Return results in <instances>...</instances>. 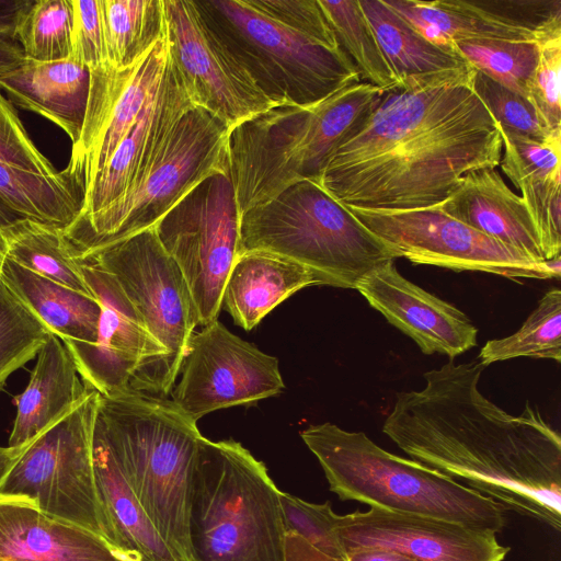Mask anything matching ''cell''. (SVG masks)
I'll return each instance as SVG.
<instances>
[{
    "mask_svg": "<svg viewBox=\"0 0 561 561\" xmlns=\"http://www.w3.org/2000/svg\"><path fill=\"white\" fill-rule=\"evenodd\" d=\"M479 359L426 371L422 390L400 391L383 433L413 460L561 529V437L528 401L512 415L485 398Z\"/></svg>",
    "mask_w": 561,
    "mask_h": 561,
    "instance_id": "obj_1",
    "label": "cell"
},
{
    "mask_svg": "<svg viewBox=\"0 0 561 561\" xmlns=\"http://www.w3.org/2000/svg\"><path fill=\"white\" fill-rule=\"evenodd\" d=\"M471 77L468 67L385 91L319 184L344 206L414 209L440 204L467 173L499 167L500 128Z\"/></svg>",
    "mask_w": 561,
    "mask_h": 561,
    "instance_id": "obj_2",
    "label": "cell"
},
{
    "mask_svg": "<svg viewBox=\"0 0 561 561\" xmlns=\"http://www.w3.org/2000/svg\"><path fill=\"white\" fill-rule=\"evenodd\" d=\"M383 92L362 81L314 105H274L231 127L229 173L240 215L296 182L319 183L331 157L366 122Z\"/></svg>",
    "mask_w": 561,
    "mask_h": 561,
    "instance_id": "obj_3",
    "label": "cell"
},
{
    "mask_svg": "<svg viewBox=\"0 0 561 561\" xmlns=\"http://www.w3.org/2000/svg\"><path fill=\"white\" fill-rule=\"evenodd\" d=\"M94 428L167 545L183 561H194L190 507L204 437L197 422L171 400L127 389L100 394Z\"/></svg>",
    "mask_w": 561,
    "mask_h": 561,
    "instance_id": "obj_4",
    "label": "cell"
},
{
    "mask_svg": "<svg viewBox=\"0 0 561 561\" xmlns=\"http://www.w3.org/2000/svg\"><path fill=\"white\" fill-rule=\"evenodd\" d=\"M300 436L342 501L495 534L506 524L500 503L419 461L389 453L363 432L327 422L307 427Z\"/></svg>",
    "mask_w": 561,
    "mask_h": 561,
    "instance_id": "obj_5",
    "label": "cell"
},
{
    "mask_svg": "<svg viewBox=\"0 0 561 561\" xmlns=\"http://www.w3.org/2000/svg\"><path fill=\"white\" fill-rule=\"evenodd\" d=\"M280 493L240 443L203 437L190 507L194 561H285Z\"/></svg>",
    "mask_w": 561,
    "mask_h": 561,
    "instance_id": "obj_6",
    "label": "cell"
},
{
    "mask_svg": "<svg viewBox=\"0 0 561 561\" xmlns=\"http://www.w3.org/2000/svg\"><path fill=\"white\" fill-rule=\"evenodd\" d=\"M268 251L310 270L319 285L355 289L393 252L319 183L296 182L240 218V253Z\"/></svg>",
    "mask_w": 561,
    "mask_h": 561,
    "instance_id": "obj_7",
    "label": "cell"
},
{
    "mask_svg": "<svg viewBox=\"0 0 561 561\" xmlns=\"http://www.w3.org/2000/svg\"><path fill=\"white\" fill-rule=\"evenodd\" d=\"M231 58L274 104L314 105L362 82L351 58L264 15L247 0H194Z\"/></svg>",
    "mask_w": 561,
    "mask_h": 561,
    "instance_id": "obj_8",
    "label": "cell"
},
{
    "mask_svg": "<svg viewBox=\"0 0 561 561\" xmlns=\"http://www.w3.org/2000/svg\"><path fill=\"white\" fill-rule=\"evenodd\" d=\"M229 129L202 107L185 112L118 201L65 230L77 256L153 227L204 179L228 171Z\"/></svg>",
    "mask_w": 561,
    "mask_h": 561,
    "instance_id": "obj_9",
    "label": "cell"
},
{
    "mask_svg": "<svg viewBox=\"0 0 561 561\" xmlns=\"http://www.w3.org/2000/svg\"><path fill=\"white\" fill-rule=\"evenodd\" d=\"M99 400L100 393L89 388L71 411L35 438L0 485V497L28 502L125 551L94 473Z\"/></svg>",
    "mask_w": 561,
    "mask_h": 561,
    "instance_id": "obj_10",
    "label": "cell"
},
{
    "mask_svg": "<svg viewBox=\"0 0 561 561\" xmlns=\"http://www.w3.org/2000/svg\"><path fill=\"white\" fill-rule=\"evenodd\" d=\"M117 282L164 354L138 392L165 398L199 324L186 280L164 251L154 226L87 253Z\"/></svg>",
    "mask_w": 561,
    "mask_h": 561,
    "instance_id": "obj_11",
    "label": "cell"
},
{
    "mask_svg": "<svg viewBox=\"0 0 561 561\" xmlns=\"http://www.w3.org/2000/svg\"><path fill=\"white\" fill-rule=\"evenodd\" d=\"M240 210L229 170L204 179L156 225L180 267L201 325L217 320L228 275L240 254Z\"/></svg>",
    "mask_w": 561,
    "mask_h": 561,
    "instance_id": "obj_12",
    "label": "cell"
},
{
    "mask_svg": "<svg viewBox=\"0 0 561 561\" xmlns=\"http://www.w3.org/2000/svg\"><path fill=\"white\" fill-rule=\"evenodd\" d=\"M396 255L414 264L456 272H484L506 278L560 277V256L535 261L445 214L439 205L414 209L345 206Z\"/></svg>",
    "mask_w": 561,
    "mask_h": 561,
    "instance_id": "obj_13",
    "label": "cell"
},
{
    "mask_svg": "<svg viewBox=\"0 0 561 561\" xmlns=\"http://www.w3.org/2000/svg\"><path fill=\"white\" fill-rule=\"evenodd\" d=\"M180 373L170 400L196 422L213 411L256 402L285 388L278 359L218 320L192 334Z\"/></svg>",
    "mask_w": 561,
    "mask_h": 561,
    "instance_id": "obj_14",
    "label": "cell"
},
{
    "mask_svg": "<svg viewBox=\"0 0 561 561\" xmlns=\"http://www.w3.org/2000/svg\"><path fill=\"white\" fill-rule=\"evenodd\" d=\"M169 57L194 106L230 128L274 106L203 21L194 0H163Z\"/></svg>",
    "mask_w": 561,
    "mask_h": 561,
    "instance_id": "obj_15",
    "label": "cell"
},
{
    "mask_svg": "<svg viewBox=\"0 0 561 561\" xmlns=\"http://www.w3.org/2000/svg\"><path fill=\"white\" fill-rule=\"evenodd\" d=\"M81 263L84 279L101 306L96 341L64 344L83 382L101 396L139 391L164 351L113 276L90 260Z\"/></svg>",
    "mask_w": 561,
    "mask_h": 561,
    "instance_id": "obj_16",
    "label": "cell"
},
{
    "mask_svg": "<svg viewBox=\"0 0 561 561\" xmlns=\"http://www.w3.org/2000/svg\"><path fill=\"white\" fill-rule=\"evenodd\" d=\"M168 59L165 33L133 65L122 69L106 65L90 71L83 129L67 165L83 179L85 194L159 89Z\"/></svg>",
    "mask_w": 561,
    "mask_h": 561,
    "instance_id": "obj_17",
    "label": "cell"
},
{
    "mask_svg": "<svg viewBox=\"0 0 561 561\" xmlns=\"http://www.w3.org/2000/svg\"><path fill=\"white\" fill-rule=\"evenodd\" d=\"M336 531L345 552L385 548L415 561H503L510 551L488 529L375 507L339 515Z\"/></svg>",
    "mask_w": 561,
    "mask_h": 561,
    "instance_id": "obj_18",
    "label": "cell"
},
{
    "mask_svg": "<svg viewBox=\"0 0 561 561\" xmlns=\"http://www.w3.org/2000/svg\"><path fill=\"white\" fill-rule=\"evenodd\" d=\"M355 289L426 355L438 353L454 359L477 345L478 330L469 317L407 279L394 261L365 274Z\"/></svg>",
    "mask_w": 561,
    "mask_h": 561,
    "instance_id": "obj_19",
    "label": "cell"
},
{
    "mask_svg": "<svg viewBox=\"0 0 561 561\" xmlns=\"http://www.w3.org/2000/svg\"><path fill=\"white\" fill-rule=\"evenodd\" d=\"M193 106L183 80L169 57L159 89L107 164L96 174L85 194L79 218L95 214L118 201L147 165L170 129Z\"/></svg>",
    "mask_w": 561,
    "mask_h": 561,
    "instance_id": "obj_20",
    "label": "cell"
},
{
    "mask_svg": "<svg viewBox=\"0 0 561 561\" xmlns=\"http://www.w3.org/2000/svg\"><path fill=\"white\" fill-rule=\"evenodd\" d=\"M0 561H140L35 505L0 497Z\"/></svg>",
    "mask_w": 561,
    "mask_h": 561,
    "instance_id": "obj_21",
    "label": "cell"
},
{
    "mask_svg": "<svg viewBox=\"0 0 561 561\" xmlns=\"http://www.w3.org/2000/svg\"><path fill=\"white\" fill-rule=\"evenodd\" d=\"M438 205L448 216L488 237L535 261H546L523 198L507 186L495 168L467 173Z\"/></svg>",
    "mask_w": 561,
    "mask_h": 561,
    "instance_id": "obj_22",
    "label": "cell"
},
{
    "mask_svg": "<svg viewBox=\"0 0 561 561\" xmlns=\"http://www.w3.org/2000/svg\"><path fill=\"white\" fill-rule=\"evenodd\" d=\"M501 133V131H500ZM500 167L522 198L535 225L546 261L561 251V130L543 141L508 136Z\"/></svg>",
    "mask_w": 561,
    "mask_h": 561,
    "instance_id": "obj_23",
    "label": "cell"
},
{
    "mask_svg": "<svg viewBox=\"0 0 561 561\" xmlns=\"http://www.w3.org/2000/svg\"><path fill=\"white\" fill-rule=\"evenodd\" d=\"M0 91L19 107L61 128L75 147L81 136L90 94V70L68 58L39 62L25 59L0 77Z\"/></svg>",
    "mask_w": 561,
    "mask_h": 561,
    "instance_id": "obj_24",
    "label": "cell"
},
{
    "mask_svg": "<svg viewBox=\"0 0 561 561\" xmlns=\"http://www.w3.org/2000/svg\"><path fill=\"white\" fill-rule=\"evenodd\" d=\"M64 342L50 334L37 354L25 390L18 396L9 446L25 445L62 419L88 393Z\"/></svg>",
    "mask_w": 561,
    "mask_h": 561,
    "instance_id": "obj_25",
    "label": "cell"
},
{
    "mask_svg": "<svg viewBox=\"0 0 561 561\" xmlns=\"http://www.w3.org/2000/svg\"><path fill=\"white\" fill-rule=\"evenodd\" d=\"M312 285H319L317 277L297 262L268 251H245L228 275L221 307L250 331L286 298Z\"/></svg>",
    "mask_w": 561,
    "mask_h": 561,
    "instance_id": "obj_26",
    "label": "cell"
},
{
    "mask_svg": "<svg viewBox=\"0 0 561 561\" xmlns=\"http://www.w3.org/2000/svg\"><path fill=\"white\" fill-rule=\"evenodd\" d=\"M83 179L68 167L48 175L0 162V228L33 220L66 230L81 215Z\"/></svg>",
    "mask_w": 561,
    "mask_h": 561,
    "instance_id": "obj_27",
    "label": "cell"
},
{
    "mask_svg": "<svg viewBox=\"0 0 561 561\" xmlns=\"http://www.w3.org/2000/svg\"><path fill=\"white\" fill-rule=\"evenodd\" d=\"M0 279L62 342L95 343L101 306L94 295L59 285L8 257Z\"/></svg>",
    "mask_w": 561,
    "mask_h": 561,
    "instance_id": "obj_28",
    "label": "cell"
},
{
    "mask_svg": "<svg viewBox=\"0 0 561 561\" xmlns=\"http://www.w3.org/2000/svg\"><path fill=\"white\" fill-rule=\"evenodd\" d=\"M93 466L103 503L123 549L140 561H183L156 529L107 442L95 428Z\"/></svg>",
    "mask_w": 561,
    "mask_h": 561,
    "instance_id": "obj_29",
    "label": "cell"
},
{
    "mask_svg": "<svg viewBox=\"0 0 561 561\" xmlns=\"http://www.w3.org/2000/svg\"><path fill=\"white\" fill-rule=\"evenodd\" d=\"M431 43L454 50L467 39L537 42L533 32L512 27L486 11L479 0H383ZM455 51V50H454Z\"/></svg>",
    "mask_w": 561,
    "mask_h": 561,
    "instance_id": "obj_30",
    "label": "cell"
},
{
    "mask_svg": "<svg viewBox=\"0 0 561 561\" xmlns=\"http://www.w3.org/2000/svg\"><path fill=\"white\" fill-rule=\"evenodd\" d=\"M359 4L401 85L470 67L456 51L424 38L383 0H359Z\"/></svg>",
    "mask_w": 561,
    "mask_h": 561,
    "instance_id": "obj_31",
    "label": "cell"
},
{
    "mask_svg": "<svg viewBox=\"0 0 561 561\" xmlns=\"http://www.w3.org/2000/svg\"><path fill=\"white\" fill-rule=\"evenodd\" d=\"M0 231L8 259L67 288L93 295L84 279L81 260L64 229L20 220L0 228Z\"/></svg>",
    "mask_w": 561,
    "mask_h": 561,
    "instance_id": "obj_32",
    "label": "cell"
},
{
    "mask_svg": "<svg viewBox=\"0 0 561 561\" xmlns=\"http://www.w3.org/2000/svg\"><path fill=\"white\" fill-rule=\"evenodd\" d=\"M106 58L133 65L167 33L163 0H100Z\"/></svg>",
    "mask_w": 561,
    "mask_h": 561,
    "instance_id": "obj_33",
    "label": "cell"
},
{
    "mask_svg": "<svg viewBox=\"0 0 561 561\" xmlns=\"http://www.w3.org/2000/svg\"><path fill=\"white\" fill-rule=\"evenodd\" d=\"M318 1L340 47L357 68L360 80L382 91L400 87L359 0Z\"/></svg>",
    "mask_w": 561,
    "mask_h": 561,
    "instance_id": "obj_34",
    "label": "cell"
},
{
    "mask_svg": "<svg viewBox=\"0 0 561 561\" xmlns=\"http://www.w3.org/2000/svg\"><path fill=\"white\" fill-rule=\"evenodd\" d=\"M516 357L561 362V290L549 289L512 335L488 341L478 359L483 366Z\"/></svg>",
    "mask_w": 561,
    "mask_h": 561,
    "instance_id": "obj_35",
    "label": "cell"
},
{
    "mask_svg": "<svg viewBox=\"0 0 561 561\" xmlns=\"http://www.w3.org/2000/svg\"><path fill=\"white\" fill-rule=\"evenodd\" d=\"M453 48L472 69L529 101L539 56L537 42L467 39L455 42Z\"/></svg>",
    "mask_w": 561,
    "mask_h": 561,
    "instance_id": "obj_36",
    "label": "cell"
},
{
    "mask_svg": "<svg viewBox=\"0 0 561 561\" xmlns=\"http://www.w3.org/2000/svg\"><path fill=\"white\" fill-rule=\"evenodd\" d=\"M73 33L72 0H33L19 20L14 37L25 59L50 62L71 57Z\"/></svg>",
    "mask_w": 561,
    "mask_h": 561,
    "instance_id": "obj_37",
    "label": "cell"
},
{
    "mask_svg": "<svg viewBox=\"0 0 561 561\" xmlns=\"http://www.w3.org/2000/svg\"><path fill=\"white\" fill-rule=\"evenodd\" d=\"M53 334L0 279V391L9 376L37 356Z\"/></svg>",
    "mask_w": 561,
    "mask_h": 561,
    "instance_id": "obj_38",
    "label": "cell"
},
{
    "mask_svg": "<svg viewBox=\"0 0 561 561\" xmlns=\"http://www.w3.org/2000/svg\"><path fill=\"white\" fill-rule=\"evenodd\" d=\"M471 84L495 119L501 133L543 141L553 133L561 130H549L530 101L474 69Z\"/></svg>",
    "mask_w": 561,
    "mask_h": 561,
    "instance_id": "obj_39",
    "label": "cell"
},
{
    "mask_svg": "<svg viewBox=\"0 0 561 561\" xmlns=\"http://www.w3.org/2000/svg\"><path fill=\"white\" fill-rule=\"evenodd\" d=\"M286 533H291L323 554L346 560V552L336 531L339 515L330 502L310 503L288 493H280Z\"/></svg>",
    "mask_w": 561,
    "mask_h": 561,
    "instance_id": "obj_40",
    "label": "cell"
},
{
    "mask_svg": "<svg viewBox=\"0 0 561 561\" xmlns=\"http://www.w3.org/2000/svg\"><path fill=\"white\" fill-rule=\"evenodd\" d=\"M537 44L539 56L529 101L549 130L561 129V27L541 36Z\"/></svg>",
    "mask_w": 561,
    "mask_h": 561,
    "instance_id": "obj_41",
    "label": "cell"
},
{
    "mask_svg": "<svg viewBox=\"0 0 561 561\" xmlns=\"http://www.w3.org/2000/svg\"><path fill=\"white\" fill-rule=\"evenodd\" d=\"M279 24L325 46L342 49L318 0H247Z\"/></svg>",
    "mask_w": 561,
    "mask_h": 561,
    "instance_id": "obj_42",
    "label": "cell"
},
{
    "mask_svg": "<svg viewBox=\"0 0 561 561\" xmlns=\"http://www.w3.org/2000/svg\"><path fill=\"white\" fill-rule=\"evenodd\" d=\"M0 162L48 175L58 173L33 142L12 103L1 91Z\"/></svg>",
    "mask_w": 561,
    "mask_h": 561,
    "instance_id": "obj_43",
    "label": "cell"
},
{
    "mask_svg": "<svg viewBox=\"0 0 561 561\" xmlns=\"http://www.w3.org/2000/svg\"><path fill=\"white\" fill-rule=\"evenodd\" d=\"M75 8L73 50L70 58L85 65L90 71L106 65L100 0H72Z\"/></svg>",
    "mask_w": 561,
    "mask_h": 561,
    "instance_id": "obj_44",
    "label": "cell"
},
{
    "mask_svg": "<svg viewBox=\"0 0 561 561\" xmlns=\"http://www.w3.org/2000/svg\"><path fill=\"white\" fill-rule=\"evenodd\" d=\"M285 561H345L323 554L299 536L286 533Z\"/></svg>",
    "mask_w": 561,
    "mask_h": 561,
    "instance_id": "obj_45",
    "label": "cell"
},
{
    "mask_svg": "<svg viewBox=\"0 0 561 561\" xmlns=\"http://www.w3.org/2000/svg\"><path fill=\"white\" fill-rule=\"evenodd\" d=\"M24 61L25 56L19 42L0 33V77L16 69Z\"/></svg>",
    "mask_w": 561,
    "mask_h": 561,
    "instance_id": "obj_46",
    "label": "cell"
},
{
    "mask_svg": "<svg viewBox=\"0 0 561 561\" xmlns=\"http://www.w3.org/2000/svg\"><path fill=\"white\" fill-rule=\"evenodd\" d=\"M32 1L33 0H0L1 34L14 37L18 22Z\"/></svg>",
    "mask_w": 561,
    "mask_h": 561,
    "instance_id": "obj_47",
    "label": "cell"
},
{
    "mask_svg": "<svg viewBox=\"0 0 561 561\" xmlns=\"http://www.w3.org/2000/svg\"><path fill=\"white\" fill-rule=\"evenodd\" d=\"M345 561H415L411 557L385 548H360L346 552Z\"/></svg>",
    "mask_w": 561,
    "mask_h": 561,
    "instance_id": "obj_48",
    "label": "cell"
},
{
    "mask_svg": "<svg viewBox=\"0 0 561 561\" xmlns=\"http://www.w3.org/2000/svg\"><path fill=\"white\" fill-rule=\"evenodd\" d=\"M33 442L34 440L19 447L0 446V485L2 484L3 480L11 471L13 466L18 462L20 457L24 454V451Z\"/></svg>",
    "mask_w": 561,
    "mask_h": 561,
    "instance_id": "obj_49",
    "label": "cell"
},
{
    "mask_svg": "<svg viewBox=\"0 0 561 561\" xmlns=\"http://www.w3.org/2000/svg\"><path fill=\"white\" fill-rule=\"evenodd\" d=\"M5 257H7L5 242H4V239L0 231V272H1V267H2V264L5 260Z\"/></svg>",
    "mask_w": 561,
    "mask_h": 561,
    "instance_id": "obj_50",
    "label": "cell"
}]
</instances>
